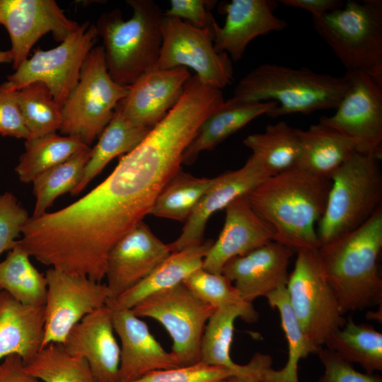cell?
Segmentation results:
<instances>
[{"instance_id": "obj_44", "label": "cell", "mask_w": 382, "mask_h": 382, "mask_svg": "<svg viewBox=\"0 0 382 382\" xmlns=\"http://www.w3.org/2000/svg\"><path fill=\"white\" fill-rule=\"evenodd\" d=\"M216 2L210 0H171L170 6L164 15L187 20L188 23L197 28L212 30L215 19L209 10Z\"/></svg>"}, {"instance_id": "obj_48", "label": "cell", "mask_w": 382, "mask_h": 382, "mask_svg": "<svg viewBox=\"0 0 382 382\" xmlns=\"http://www.w3.org/2000/svg\"><path fill=\"white\" fill-rule=\"evenodd\" d=\"M226 382H260V381L254 380V379H250V378L233 377V378H229Z\"/></svg>"}, {"instance_id": "obj_31", "label": "cell", "mask_w": 382, "mask_h": 382, "mask_svg": "<svg viewBox=\"0 0 382 382\" xmlns=\"http://www.w3.org/2000/svg\"><path fill=\"white\" fill-rule=\"evenodd\" d=\"M272 308L280 315L281 326L288 344V359L279 370L271 366L264 370L260 382H299L298 366L299 361L318 350L310 342L291 306L286 286H281L265 296Z\"/></svg>"}, {"instance_id": "obj_38", "label": "cell", "mask_w": 382, "mask_h": 382, "mask_svg": "<svg viewBox=\"0 0 382 382\" xmlns=\"http://www.w3.org/2000/svg\"><path fill=\"white\" fill-rule=\"evenodd\" d=\"M91 154L90 146L42 173L33 181L35 204L32 217L44 214L58 197L71 193L76 188Z\"/></svg>"}, {"instance_id": "obj_1", "label": "cell", "mask_w": 382, "mask_h": 382, "mask_svg": "<svg viewBox=\"0 0 382 382\" xmlns=\"http://www.w3.org/2000/svg\"><path fill=\"white\" fill-rule=\"evenodd\" d=\"M195 132L187 116L170 111L88 193L58 211L30 217L21 245L46 266L101 282L110 249L150 213L181 169Z\"/></svg>"}, {"instance_id": "obj_36", "label": "cell", "mask_w": 382, "mask_h": 382, "mask_svg": "<svg viewBox=\"0 0 382 382\" xmlns=\"http://www.w3.org/2000/svg\"><path fill=\"white\" fill-rule=\"evenodd\" d=\"M25 369L42 382H98L87 361L69 353L60 343L42 347Z\"/></svg>"}, {"instance_id": "obj_17", "label": "cell", "mask_w": 382, "mask_h": 382, "mask_svg": "<svg viewBox=\"0 0 382 382\" xmlns=\"http://www.w3.org/2000/svg\"><path fill=\"white\" fill-rule=\"evenodd\" d=\"M271 175L261 162L250 155L239 169L215 177L186 220L179 237L168 244L170 252L202 243L205 226L212 214L225 209L236 199L248 195Z\"/></svg>"}, {"instance_id": "obj_11", "label": "cell", "mask_w": 382, "mask_h": 382, "mask_svg": "<svg viewBox=\"0 0 382 382\" xmlns=\"http://www.w3.org/2000/svg\"><path fill=\"white\" fill-rule=\"evenodd\" d=\"M161 34L155 69L190 67L202 83L220 90L232 83V60L226 53L215 50L212 30L197 28L163 13Z\"/></svg>"}, {"instance_id": "obj_33", "label": "cell", "mask_w": 382, "mask_h": 382, "mask_svg": "<svg viewBox=\"0 0 382 382\" xmlns=\"http://www.w3.org/2000/svg\"><path fill=\"white\" fill-rule=\"evenodd\" d=\"M88 147L75 137L57 132L28 139L15 171L22 183H33L42 173Z\"/></svg>"}, {"instance_id": "obj_23", "label": "cell", "mask_w": 382, "mask_h": 382, "mask_svg": "<svg viewBox=\"0 0 382 382\" xmlns=\"http://www.w3.org/2000/svg\"><path fill=\"white\" fill-rule=\"evenodd\" d=\"M276 2L268 0H232L224 7L226 21L212 25L214 47L226 53L233 62L243 57L248 45L255 37L284 30L287 23L277 17Z\"/></svg>"}, {"instance_id": "obj_16", "label": "cell", "mask_w": 382, "mask_h": 382, "mask_svg": "<svg viewBox=\"0 0 382 382\" xmlns=\"http://www.w3.org/2000/svg\"><path fill=\"white\" fill-rule=\"evenodd\" d=\"M171 253L143 221L137 224L110 249L105 277L112 301L146 277Z\"/></svg>"}, {"instance_id": "obj_3", "label": "cell", "mask_w": 382, "mask_h": 382, "mask_svg": "<svg viewBox=\"0 0 382 382\" xmlns=\"http://www.w3.org/2000/svg\"><path fill=\"white\" fill-rule=\"evenodd\" d=\"M381 248L382 207L357 228L318 248L342 315L381 304L382 279L378 265Z\"/></svg>"}, {"instance_id": "obj_30", "label": "cell", "mask_w": 382, "mask_h": 382, "mask_svg": "<svg viewBox=\"0 0 382 382\" xmlns=\"http://www.w3.org/2000/svg\"><path fill=\"white\" fill-rule=\"evenodd\" d=\"M299 130L279 121L268 125L262 132L248 135L243 144L274 175L297 167L301 154Z\"/></svg>"}, {"instance_id": "obj_45", "label": "cell", "mask_w": 382, "mask_h": 382, "mask_svg": "<svg viewBox=\"0 0 382 382\" xmlns=\"http://www.w3.org/2000/svg\"><path fill=\"white\" fill-rule=\"evenodd\" d=\"M0 382H42L29 374L23 359L10 355L0 361Z\"/></svg>"}, {"instance_id": "obj_19", "label": "cell", "mask_w": 382, "mask_h": 382, "mask_svg": "<svg viewBox=\"0 0 382 382\" xmlns=\"http://www.w3.org/2000/svg\"><path fill=\"white\" fill-rule=\"evenodd\" d=\"M110 309L120 342L118 382H130L155 371L181 366L175 356L161 345L146 323L132 310Z\"/></svg>"}, {"instance_id": "obj_4", "label": "cell", "mask_w": 382, "mask_h": 382, "mask_svg": "<svg viewBox=\"0 0 382 382\" xmlns=\"http://www.w3.org/2000/svg\"><path fill=\"white\" fill-rule=\"evenodd\" d=\"M348 86L345 75L335 76L307 67L263 64L239 81L233 97L245 101H274L277 107L267 115L277 117L335 109Z\"/></svg>"}, {"instance_id": "obj_5", "label": "cell", "mask_w": 382, "mask_h": 382, "mask_svg": "<svg viewBox=\"0 0 382 382\" xmlns=\"http://www.w3.org/2000/svg\"><path fill=\"white\" fill-rule=\"evenodd\" d=\"M132 16L125 20L122 11L103 13L96 25L103 40L108 73L117 83L129 86L155 69L161 43L163 13L152 0H128Z\"/></svg>"}, {"instance_id": "obj_12", "label": "cell", "mask_w": 382, "mask_h": 382, "mask_svg": "<svg viewBox=\"0 0 382 382\" xmlns=\"http://www.w3.org/2000/svg\"><path fill=\"white\" fill-rule=\"evenodd\" d=\"M98 37L95 24H79L60 44L50 50H35L7 81L17 91L33 83H43L54 100L62 107L76 84L81 67Z\"/></svg>"}, {"instance_id": "obj_47", "label": "cell", "mask_w": 382, "mask_h": 382, "mask_svg": "<svg viewBox=\"0 0 382 382\" xmlns=\"http://www.w3.org/2000/svg\"><path fill=\"white\" fill-rule=\"evenodd\" d=\"M12 62V56L10 50H0V64L10 63Z\"/></svg>"}, {"instance_id": "obj_18", "label": "cell", "mask_w": 382, "mask_h": 382, "mask_svg": "<svg viewBox=\"0 0 382 382\" xmlns=\"http://www.w3.org/2000/svg\"><path fill=\"white\" fill-rule=\"evenodd\" d=\"M190 76L185 67L154 69L129 86L115 109L134 124L152 129L179 101Z\"/></svg>"}, {"instance_id": "obj_6", "label": "cell", "mask_w": 382, "mask_h": 382, "mask_svg": "<svg viewBox=\"0 0 382 382\" xmlns=\"http://www.w3.org/2000/svg\"><path fill=\"white\" fill-rule=\"evenodd\" d=\"M312 21L346 71L364 72L382 85V1L349 0Z\"/></svg>"}, {"instance_id": "obj_46", "label": "cell", "mask_w": 382, "mask_h": 382, "mask_svg": "<svg viewBox=\"0 0 382 382\" xmlns=\"http://www.w3.org/2000/svg\"><path fill=\"white\" fill-rule=\"evenodd\" d=\"M278 2L310 12L312 16H320L334 11L344 4L340 0H281Z\"/></svg>"}, {"instance_id": "obj_8", "label": "cell", "mask_w": 382, "mask_h": 382, "mask_svg": "<svg viewBox=\"0 0 382 382\" xmlns=\"http://www.w3.org/2000/svg\"><path fill=\"white\" fill-rule=\"evenodd\" d=\"M129 86L110 76L102 46L94 47L81 69L79 80L62 105L60 132L89 146L112 119Z\"/></svg>"}, {"instance_id": "obj_40", "label": "cell", "mask_w": 382, "mask_h": 382, "mask_svg": "<svg viewBox=\"0 0 382 382\" xmlns=\"http://www.w3.org/2000/svg\"><path fill=\"white\" fill-rule=\"evenodd\" d=\"M238 377L231 369L199 361L195 364L151 372L130 382H226Z\"/></svg>"}, {"instance_id": "obj_9", "label": "cell", "mask_w": 382, "mask_h": 382, "mask_svg": "<svg viewBox=\"0 0 382 382\" xmlns=\"http://www.w3.org/2000/svg\"><path fill=\"white\" fill-rule=\"evenodd\" d=\"M296 254L286 286L287 294L302 330L319 349L347 320L326 278L318 249L301 250Z\"/></svg>"}, {"instance_id": "obj_21", "label": "cell", "mask_w": 382, "mask_h": 382, "mask_svg": "<svg viewBox=\"0 0 382 382\" xmlns=\"http://www.w3.org/2000/svg\"><path fill=\"white\" fill-rule=\"evenodd\" d=\"M63 345L69 353L87 361L98 382H118L120 348L108 305L81 319Z\"/></svg>"}, {"instance_id": "obj_2", "label": "cell", "mask_w": 382, "mask_h": 382, "mask_svg": "<svg viewBox=\"0 0 382 382\" xmlns=\"http://www.w3.org/2000/svg\"><path fill=\"white\" fill-rule=\"evenodd\" d=\"M330 186V180L295 168L270 176L246 197L272 230L274 241L296 253L321 246L316 225Z\"/></svg>"}, {"instance_id": "obj_14", "label": "cell", "mask_w": 382, "mask_h": 382, "mask_svg": "<svg viewBox=\"0 0 382 382\" xmlns=\"http://www.w3.org/2000/svg\"><path fill=\"white\" fill-rule=\"evenodd\" d=\"M349 86L330 116L319 122L344 135L359 152L382 156V85L361 71H346Z\"/></svg>"}, {"instance_id": "obj_24", "label": "cell", "mask_w": 382, "mask_h": 382, "mask_svg": "<svg viewBox=\"0 0 382 382\" xmlns=\"http://www.w3.org/2000/svg\"><path fill=\"white\" fill-rule=\"evenodd\" d=\"M240 318L250 323L247 314L240 308L228 306L216 309L209 318L200 345V361L208 365L236 371L238 377L260 381L263 371L272 366L269 355L256 353L245 365L235 363L231 357L234 323Z\"/></svg>"}, {"instance_id": "obj_39", "label": "cell", "mask_w": 382, "mask_h": 382, "mask_svg": "<svg viewBox=\"0 0 382 382\" xmlns=\"http://www.w3.org/2000/svg\"><path fill=\"white\" fill-rule=\"evenodd\" d=\"M183 283L215 310L236 306L247 314L250 323H255L258 319V313L253 303L245 301L232 282L222 273H212L201 268L187 277Z\"/></svg>"}, {"instance_id": "obj_15", "label": "cell", "mask_w": 382, "mask_h": 382, "mask_svg": "<svg viewBox=\"0 0 382 382\" xmlns=\"http://www.w3.org/2000/svg\"><path fill=\"white\" fill-rule=\"evenodd\" d=\"M0 24L11 42L13 67L28 59L34 45L45 34L62 42L79 24L69 18L54 0H0Z\"/></svg>"}, {"instance_id": "obj_41", "label": "cell", "mask_w": 382, "mask_h": 382, "mask_svg": "<svg viewBox=\"0 0 382 382\" xmlns=\"http://www.w3.org/2000/svg\"><path fill=\"white\" fill-rule=\"evenodd\" d=\"M29 219L27 210L12 192L0 194V255L18 243Z\"/></svg>"}, {"instance_id": "obj_25", "label": "cell", "mask_w": 382, "mask_h": 382, "mask_svg": "<svg viewBox=\"0 0 382 382\" xmlns=\"http://www.w3.org/2000/svg\"><path fill=\"white\" fill-rule=\"evenodd\" d=\"M44 306L25 305L0 291V361L19 356L26 364L41 349Z\"/></svg>"}, {"instance_id": "obj_10", "label": "cell", "mask_w": 382, "mask_h": 382, "mask_svg": "<svg viewBox=\"0 0 382 382\" xmlns=\"http://www.w3.org/2000/svg\"><path fill=\"white\" fill-rule=\"evenodd\" d=\"M138 317L153 318L169 333L171 352L181 366L200 361V345L205 326L214 312L183 283L153 294L132 309Z\"/></svg>"}, {"instance_id": "obj_20", "label": "cell", "mask_w": 382, "mask_h": 382, "mask_svg": "<svg viewBox=\"0 0 382 382\" xmlns=\"http://www.w3.org/2000/svg\"><path fill=\"white\" fill-rule=\"evenodd\" d=\"M294 252L274 241L228 260L222 274L247 302L266 296L281 286H286L290 260Z\"/></svg>"}, {"instance_id": "obj_34", "label": "cell", "mask_w": 382, "mask_h": 382, "mask_svg": "<svg viewBox=\"0 0 382 382\" xmlns=\"http://www.w3.org/2000/svg\"><path fill=\"white\" fill-rule=\"evenodd\" d=\"M31 256L18 243L0 262V291L28 306H44L47 279L32 264Z\"/></svg>"}, {"instance_id": "obj_42", "label": "cell", "mask_w": 382, "mask_h": 382, "mask_svg": "<svg viewBox=\"0 0 382 382\" xmlns=\"http://www.w3.org/2000/svg\"><path fill=\"white\" fill-rule=\"evenodd\" d=\"M316 354L324 366V374L317 382H382L381 376L358 371L328 348L322 347Z\"/></svg>"}, {"instance_id": "obj_29", "label": "cell", "mask_w": 382, "mask_h": 382, "mask_svg": "<svg viewBox=\"0 0 382 382\" xmlns=\"http://www.w3.org/2000/svg\"><path fill=\"white\" fill-rule=\"evenodd\" d=\"M151 129L134 124L115 109L112 119L100 134L97 144L91 148L81 181L71 195L82 192L113 158L135 149Z\"/></svg>"}, {"instance_id": "obj_32", "label": "cell", "mask_w": 382, "mask_h": 382, "mask_svg": "<svg viewBox=\"0 0 382 382\" xmlns=\"http://www.w3.org/2000/svg\"><path fill=\"white\" fill-rule=\"evenodd\" d=\"M325 345L347 362L359 364L369 374L382 371V334L369 324L349 317Z\"/></svg>"}, {"instance_id": "obj_22", "label": "cell", "mask_w": 382, "mask_h": 382, "mask_svg": "<svg viewBox=\"0 0 382 382\" xmlns=\"http://www.w3.org/2000/svg\"><path fill=\"white\" fill-rule=\"evenodd\" d=\"M225 209L222 231L202 265V269L215 274H221L224 265L231 259L274 241L272 230L253 210L246 195L236 199Z\"/></svg>"}, {"instance_id": "obj_43", "label": "cell", "mask_w": 382, "mask_h": 382, "mask_svg": "<svg viewBox=\"0 0 382 382\" xmlns=\"http://www.w3.org/2000/svg\"><path fill=\"white\" fill-rule=\"evenodd\" d=\"M0 134L25 140L29 138L20 112L17 90L8 81L0 85Z\"/></svg>"}, {"instance_id": "obj_27", "label": "cell", "mask_w": 382, "mask_h": 382, "mask_svg": "<svg viewBox=\"0 0 382 382\" xmlns=\"http://www.w3.org/2000/svg\"><path fill=\"white\" fill-rule=\"evenodd\" d=\"M277 105L274 101H245L234 97L224 103L199 125L183 155V163L195 162L204 151L212 150L255 118L267 115Z\"/></svg>"}, {"instance_id": "obj_37", "label": "cell", "mask_w": 382, "mask_h": 382, "mask_svg": "<svg viewBox=\"0 0 382 382\" xmlns=\"http://www.w3.org/2000/svg\"><path fill=\"white\" fill-rule=\"evenodd\" d=\"M17 100L28 139L60 130L62 107L43 83L33 82L18 90Z\"/></svg>"}, {"instance_id": "obj_13", "label": "cell", "mask_w": 382, "mask_h": 382, "mask_svg": "<svg viewBox=\"0 0 382 382\" xmlns=\"http://www.w3.org/2000/svg\"><path fill=\"white\" fill-rule=\"evenodd\" d=\"M42 347L63 344L71 330L86 316L107 305L110 295L106 284L50 267L45 272Z\"/></svg>"}, {"instance_id": "obj_28", "label": "cell", "mask_w": 382, "mask_h": 382, "mask_svg": "<svg viewBox=\"0 0 382 382\" xmlns=\"http://www.w3.org/2000/svg\"><path fill=\"white\" fill-rule=\"evenodd\" d=\"M301 154L296 168L330 180L335 172L356 151V145L335 129L318 122L299 129Z\"/></svg>"}, {"instance_id": "obj_26", "label": "cell", "mask_w": 382, "mask_h": 382, "mask_svg": "<svg viewBox=\"0 0 382 382\" xmlns=\"http://www.w3.org/2000/svg\"><path fill=\"white\" fill-rule=\"evenodd\" d=\"M212 240L171 253L143 280L107 305L115 310H132L149 296L170 289L196 270L202 268L204 258L212 245Z\"/></svg>"}, {"instance_id": "obj_35", "label": "cell", "mask_w": 382, "mask_h": 382, "mask_svg": "<svg viewBox=\"0 0 382 382\" xmlns=\"http://www.w3.org/2000/svg\"><path fill=\"white\" fill-rule=\"evenodd\" d=\"M214 180L197 178L180 169L163 187L149 214L185 222Z\"/></svg>"}, {"instance_id": "obj_7", "label": "cell", "mask_w": 382, "mask_h": 382, "mask_svg": "<svg viewBox=\"0 0 382 382\" xmlns=\"http://www.w3.org/2000/svg\"><path fill=\"white\" fill-rule=\"evenodd\" d=\"M380 160L356 151L332 175L326 207L318 223L321 245L357 228L382 207Z\"/></svg>"}]
</instances>
